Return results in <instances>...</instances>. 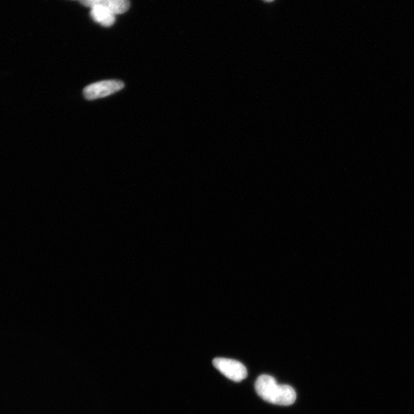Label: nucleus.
I'll list each match as a JSON object with an SVG mask.
<instances>
[{"label": "nucleus", "mask_w": 414, "mask_h": 414, "mask_svg": "<svg viewBox=\"0 0 414 414\" xmlns=\"http://www.w3.org/2000/svg\"><path fill=\"white\" fill-rule=\"evenodd\" d=\"M125 87L124 83L118 80H105L93 83L84 89L87 100H96L116 93Z\"/></svg>", "instance_id": "3"}, {"label": "nucleus", "mask_w": 414, "mask_h": 414, "mask_svg": "<svg viewBox=\"0 0 414 414\" xmlns=\"http://www.w3.org/2000/svg\"><path fill=\"white\" fill-rule=\"evenodd\" d=\"M213 364L220 373L234 382H241L248 375L246 367L233 359L217 357Z\"/></svg>", "instance_id": "2"}, {"label": "nucleus", "mask_w": 414, "mask_h": 414, "mask_svg": "<svg viewBox=\"0 0 414 414\" xmlns=\"http://www.w3.org/2000/svg\"><path fill=\"white\" fill-rule=\"evenodd\" d=\"M255 389L265 401L280 406H290L297 400V393L291 386L278 384L270 375L263 374L258 377Z\"/></svg>", "instance_id": "1"}, {"label": "nucleus", "mask_w": 414, "mask_h": 414, "mask_svg": "<svg viewBox=\"0 0 414 414\" xmlns=\"http://www.w3.org/2000/svg\"><path fill=\"white\" fill-rule=\"evenodd\" d=\"M91 16L96 22L105 27L112 26L115 22V15L103 5L92 7Z\"/></svg>", "instance_id": "4"}, {"label": "nucleus", "mask_w": 414, "mask_h": 414, "mask_svg": "<svg viewBox=\"0 0 414 414\" xmlns=\"http://www.w3.org/2000/svg\"><path fill=\"white\" fill-rule=\"evenodd\" d=\"M263 1L265 3H272L273 1H275V0H263Z\"/></svg>", "instance_id": "6"}, {"label": "nucleus", "mask_w": 414, "mask_h": 414, "mask_svg": "<svg viewBox=\"0 0 414 414\" xmlns=\"http://www.w3.org/2000/svg\"><path fill=\"white\" fill-rule=\"evenodd\" d=\"M100 5L105 6L115 16L126 13L130 7L129 0H103Z\"/></svg>", "instance_id": "5"}, {"label": "nucleus", "mask_w": 414, "mask_h": 414, "mask_svg": "<svg viewBox=\"0 0 414 414\" xmlns=\"http://www.w3.org/2000/svg\"><path fill=\"white\" fill-rule=\"evenodd\" d=\"M80 1H81V0H80Z\"/></svg>", "instance_id": "7"}]
</instances>
